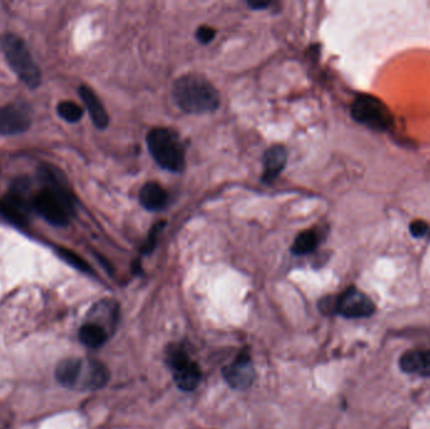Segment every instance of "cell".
<instances>
[{"instance_id": "6da1fadb", "label": "cell", "mask_w": 430, "mask_h": 429, "mask_svg": "<svg viewBox=\"0 0 430 429\" xmlns=\"http://www.w3.org/2000/svg\"><path fill=\"white\" fill-rule=\"evenodd\" d=\"M40 180L43 188L33 196L32 206L35 212L54 225L64 227L75 213V198L61 170L52 166H42Z\"/></svg>"}, {"instance_id": "7a4b0ae2", "label": "cell", "mask_w": 430, "mask_h": 429, "mask_svg": "<svg viewBox=\"0 0 430 429\" xmlns=\"http://www.w3.org/2000/svg\"><path fill=\"white\" fill-rule=\"evenodd\" d=\"M172 96L180 109L186 114L214 112L220 105L215 87L201 75H184L174 82Z\"/></svg>"}, {"instance_id": "3957f363", "label": "cell", "mask_w": 430, "mask_h": 429, "mask_svg": "<svg viewBox=\"0 0 430 429\" xmlns=\"http://www.w3.org/2000/svg\"><path fill=\"white\" fill-rule=\"evenodd\" d=\"M150 154L169 172H181L185 168L184 146L178 134L167 127L153 129L146 136Z\"/></svg>"}, {"instance_id": "277c9868", "label": "cell", "mask_w": 430, "mask_h": 429, "mask_svg": "<svg viewBox=\"0 0 430 429\" xmlns=\"http://www.w3.org/2000/svg\"><path fill=\"white\" fill-rule=\"evenodd\" d=\"M0 46L8 64L18 77L32 88L40 86L42 78L40 67L35 64L24 40L13 33H6L0 40Z\"/></svg>"}, {"instance_id": "5b68a950", "label": "cell", "mask_w": 430, "mask_h": 429, "mask_svg": "<svg viewBox=\"0 0 430 429\" xmlns=\"http://www.w3.org/2000/svg\"><path fill=\"white\" fill-rule=\"evenodd\" d=\"M352 119L376 131H385L390 129L393 114L378 98L370 95H360L351 106Z\"/></svg>"}, {"instance_id": "8992f818", "label": "cell", "mask_w": 430, "mask_h": 429, "mask_svg": "<svg viewBox=\"0 0 430 429\" xmlns=\"http://www.w3.org/2000/svg\"><path fill=\"white\" fill-rule=\"evenodd\" d=\"M167 364L174 375V382L185 392L196 389L201 380V370L196 361L191 360L186 351L179 346L170 348L167 351Z\"/></svg>"}, {"instance_id": "52a82bcc", "label": "cell", "mask_w": 430, "mask_h": 429, "mask_svg": "<svg viewBox=\"0 0 430 429\" xmlns=\"http://www.w3.org/2000/svg\"><path fill=\"white\" fill-rule=\"evenodd\" d=\"M25 190L23 182H17L13 189L0 199V214L19 227L28 224L29 211L33 208L29 204Z\"/></svg>"}, {"instance_id": "ba28073f", "label": "cell", "mask_w": 430, "mask_h": 429, "mask_svg": "<svg viewBox=\"0 0 430 429\" xmlns=\"http://www.w3.org/2000/svg\"><path fill=\"white\" fill-rule=\"evenodd\" d=\"M32 125V111L25 103H9L0 107V134L18 135Z\"/></svg>"}, {"instance_id": "9c48e42d", "label": "cell", "mask_w": 430, "mask_h": 429, "mask_svg": "<svg viewBox=\"0 0 430 429\" xmlns=\"http://www.w3.org/2000/svg\"><path fill=\"white\" fill-rule=\"evenodd\" d=\"M336 311L345 317L351 319L369 317L375 312V305L364 292L351 287L338 298Z\"/></svg>"}, {"instance_id": "30bf717a", "label": "cell", "mask_w": 430, "mask_h": 429, "mask_svg": "<svg viewBox=\"0 0 430 429\" xmlns=\"http://www.w3.org/2000/svg\"><path fill=\"white\" fill-rule=\"evenodd\" d=\"M224 379L234 389H248L256 378V372L253 368L252 359L243 351L235 358V360L225 366L223 370Z\"/></svg>"}, {"instance_id": "8fae6325", "label": "cell", "mask_w": 430, "mask_h": 429, "mask_svg": "<svg viewBox=\"0 0 430 429\" xmlns=\"http://www.w3.org/2000/svg\"><path fill=\"white\" fill-rule=\"evenodd\" d=\"M109 379V370L102 363L93 359H82L75 389H101L107 384Z\"/></svg>"}, {"instance_id": "7c38bea8", "label": "cell", "mask_w": 430, "mask_h": 429, "mask_svg": "<svg viewBox=\"0 0 430 429\" xmlns=\"http://www.w3.org/2000/svg\"><path fill=\"white\" fill-rule=\"evenodd\" d=\"M119 320V306L112 300H101L96 305H93L88 321L97 327H102L104 331L111 335L115 331L116 325Z\"/></svg>"}, {"instance_id": "4fadbf2b", "label": "cell", "mask_w": 430, "mask_h": 429, "mask_svg": "<svg viewBox=\"0 0 430 429\" xmlns=\"http://www.w3.org/2000/svg\"><path fill=\"white\" fill-rule=\"evenodd\" d=\"M287 164V150L283 145H273L264 153L262 182L272 184L280 177Z\"/></svg>"}, {"instance_id": "5bb4252c", "label": "cell", "mask_w": 430, "mask_h": 429, "mask_svg": "<svg viewBox=\"0 0 430 429\" xmlns=\"http://www.w3.org/2000/svg\"><path fill=\"white\" fill-rule=\"evenodd\" d=\"M78 93L82 101L85 102L88 114L91 116L93 125L100 130H104L109 127V114L93 90L88 86H80Z\"/></svg>"}, {"instance_id": "9a60e30c", "label": "cell", "mask_w": 430, "mask_h": 429, "mask_svg": "<svg viewBox=\"0 0 430 429\" xmlns=\"http://www.w3.org/2000/svg\"><path fill=\"white\" fill-rule=\"evenodd\" d=\"M140 203L141 206L150 212H157L164 209L167 204V190L161 187L160 184L150 182L145 184L140 190Z\"/></svg>"}, {"instance_id": "2e32d148", "label": "cell", "mask_w": 430, "mask_h": 429, "mask_svg": "<svg viewBox=\"0 0 430 429\" xmlns=\"http://www.w3.org/2000/svg\"><path fill=\"white\" fill-rule=\"evenodd\" d=\"M400 368L405 372L430 377V350L407 351L400 358Z\"/></svg>"}, {"instance_id": "e0dca14e", "label": "cell", "mask_w": 430, "mask_h": 429, "mask_svg": "<svg viewBox=\"0 0 430 429\" xmlns=\"http://www.w3.org/2000/svg\"><path fill=\"white\" fill-rule=\"evenodd\" d=\"M80 361L78 358H67L58 363L56 368V378L58 383L62 384L66 388L75 389L80 372Z\"/></svg>"}, {"instance_id": "ac0fdd59", "label": "cell", "mask_w": 430, "mask_h": 429, "mask_svg": "<svg viewBox=\"0 0 430 429\" xmlns=\"http://www.w3.org/2000/svg\"><path fill=\"white\" fill-rule=\"evenodd\" d=\"M78 336H80V343L83 345H86L91 349H98L107 341L109 335L104 331L102 327H97L91 322H86L83 327H80Z\"/></svg>"}, {"instance_id": "d6986e66", "label": "cell", "mask_w": 430, "mask_h": 429, "mask_svg": "<svg viewBox=\"0 0 430 429\" xmlns=\"http://www.w3.org/2000/svg\"><path fill=\"white\" fill-rule=\"evenodd\" d=\"M318 240V235L313 230H304L296 237L291 251L296 256L309 254L317 248Z\"/></svg>"}, {"instance_id": "ffe728a7", "label": "cell", "mask_w": 430, "mask_h": 429, "mask_svg": "<svg viewBox=\"0 0 430 429\" xmlns=\"http://www.w3.org/2000/svg\"><path fill=\"white\" fill-rule=\"evenodd\" d=\"M58 114L67 122H78L83 116L80 105L72 101H62L57 106Z\"/></svg>"}, {"instance_id": "44dd1931", "label": "cell", "mask_w": 430, "mask_h": 429, "mask_svg": "<svg viewBox=\"0 0 430 429\" xmlns=\"http://www.w3.org/2000/svg\"><path fill=\"white\" fill-rule=\"evenodd\" d=\"M57 253L59 257L62 258L64 261H66L67 264H71L72 267L80 269L82 272L91 274L92 269L91 267H90V264H87L86 261L80 257V256H78L77 253L71 251V249H67V248H64V247L57 248Z\"/></svg>"}, {"instance_id": "7402d4cb", "label": "cell", "mask_w": 430, "mask_h": 429, "mask_svg": "<svg viewBox=\"0 0 430 429\" xmlns=\"http://www.w3.org/2000/svg\"><path fill=\"white\" fill-rule=\"evenodd\" d=\"M164 227H165V223L161 221L160 223L155 224L154 228L151 229L148 242H146V245L143 247V253H150L155 248L157 235H160L161 229L164 228Z\"/></svg>"}, {"instance_id": "603a6c76", "label": "cell", "mask_w": 430, "mask_h": 429, "mask_svg": "<svg viewBox=\"0 0 430 429\" xmlns=\"http://www.w3.org/2000/svg\"><path fill=\"white\" fill-rule=\"evenodd\" d=\"M215 35H217V30L212 28V27H208V25H203V27L198 28V30H196V38L203 45L210 43L214 40Z\"/></svg>"}, {"instance_id": "cb8c5ba5", "label": "cell", "mask_w": 430, "mask_h": 429, "mask_svg": "<svg viewBox=\"0 0 430 429\" xmlns=\"http://www.w3.org/2000/svg\"><path fill=\"white\" fill-rule=\"evenodd\" d=\"M410 233L415 238H422L429 233V225L424 221H415L410 224Z\"/></svg>"}, {"instance_id": "d4e9b609", "label": "cell", "mask_w": 430, "mask_h": 429, "mask_svg": "<svg viewBox=\"0 0 430 429\" xmlns=\"http://www.w3.org/2000/svg\"><path fill=\"white\" fill-rule=\"evenodd\" d=\"M270 1H265V0H252V1H248V6L253 8V9H263L270 6Z\"/></svg>"}]
</instances>
